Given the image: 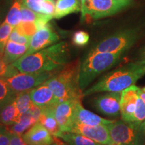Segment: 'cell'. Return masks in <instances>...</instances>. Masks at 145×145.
Wrapping results in <instances>:
<instances>
[{
  "instance_id": "obj_1",
  "label": "cell",
  "mask_w": 145,
  "mask_h": 145,
  "mask_svg": "<svg viewBox=\"0 0 145 145\" xmlns=\"http://www.w3.org/2000/svg\"><path fill=\"white\" fill-rule=\"evenodd\" d=\"M69 57L68 44L61 42L32 54L24 55L12 65L22 72L55 71L67 63Z\"/></svg>"
},
{
  "instance_id": "obj_2",
  "label": "cell",
  "mask_w": 145,
  "mask_h": 145,
  "mask_svg": "<svg viewBox=\"0 0 145 145\" xmlns=\"http://www.w3.org/2000/svg\"><path fill=\"white\" fill-rule=\"evenodd\" d=\"M145 75V65L132 63L107 73L90 88L83 91L88 96L100 92H122L134 86L140 78Z\"/></svg>"
},
{
  "instance_id": "obj_3",
  "label": "cell",
  "mask_w": 145,
  "mask_h": 145,
  "mask_svg": "<svg viewBox=\"0 0 145 145\" xmlns=\"http://www.w3.org/2000/svg\"><path fill=\"white\" fill-rule=\"evenodd\" d=\"M81 63L78 60L67 63L57 72L45 81L59 102L77 99L84 97L79 86V69Z\"/></svg>"
},
{
  "instance_id": "obj_4",
  "label": "cell",
  "mask_w": 145,
  "mask_h": 145,
  "mask_svg": "<svg viewBox=\"0 0 145 145\" xmlns=\"http://www.w3.org/2000/svg\"><path fill=\"white\" fill-rule=\"evenodd\" d=\"M122 55L110 52H89L79 69V86L82 91L97 76L116 65Z\"/></svg>"
},
{
  "instance_id": "obj_5",
  "label": "cell",
  "mask_w": 145,
  "mask_h": 145,
  "mask_svg": "<svg viewBox=\"0 0 145 145\" xmlns=\"http://www.w3.org/2000/svg\"><path fill=\"white\" fill-rule=\"evenodd\" d=\"M139 36L138 29L129 28L117 32L97 43L89 52H110L123 54L135 44Z\"/></svg>"
},
{
  "instance_id": "obj_6",
  "label": "cell",
  "mask_w": 145,
  "mask_h": 145,
  "mask_svg": "<svg viewBox=\"0 0 145 145\" xmlns=\"http://www.w3.org/2000/svg\"><path fill=\"white\" fill-rule=\"evenodd\" d=\"M81 18L97 20L118 13L130 4V0H85L81 1Z\"/></svg>"
},
{
  "instance_id": "obj_7",
  "label": "cell",
  "mask_w": 145,
  "mask_h": 145,
  "mask_svg": "<svg viewBox=\"0 0 145 145\" xmlns=\"http://www.w3.org/2000/svg\"><path fill=\"white\" fill-rule=\"evenodd\" d=\"M107 127L113 142L125 145H145V138L140 126L120 120L114 121Z\"/></svg>"
},
{
  "instance_id": "obj_8",
  "label": "cell",
  "mask_w": 145,
  "mask_h": 145,
  "mask_svg": "<svg viewBox=\"0 0 145 145\" xmlns=\"http://www.w3.org/2000/svg\"><path fill=\"white\" fill-rule=\"evenodd\" d=\"M59 71L40 72H17L6 79L7 82L16 94L31 90L42 84Z\"/></svg>"
},
{
  "instance_id": "obj_9",
  "label": "cell",
  "mask_w": 145,
  "mask_h": 145,
  "mask_svg": "<svg viewBox=\"0 0 145 145\" xmlns=\"http://www.w3.org/2000/svg\"><path fill=\"white\" fill-rule=\"evenodd\" d=\"M77 99L60 102L54 109V114L63 132H70L75 123V109Z\"/></svg>"
},
{
  "instance_id": "obj_10",
  "label": "cell",
  "mask_w": 145,
  "mask_h": 145,
  "mask_svg": "<svg viewBox=\"0 0 145 145\" xmlns=\"http://www.w3.org/2000/svg\"><path fill=\"white\" fill-rule=\"evenodd\" d=\"M122 92H108L95 97L93 104L96 110L110 117L120 115V98Z\"/></svg>"
},
{
  "instance_id": "obj_11",
  "label": "cell",
  "mask_w": 145,
  "mask_h": 145,
  "mask_svg": "<svg viewBox=\"0 0 145 145\" xmlns=\"http://www.w3.org/2000/svg\"><path fill=\"white\" fill-rule=\"evenodd\" d=\"M70 132L85 136L104 145H110L113 143V141L110 138L108 127L105 125L89 126L75 122Z\"/></svg>"
},
{
  "instance_id": "obj_12",
  "label": "cell",
  "mask_w": 145,
  "mask_h": 145,
  "mask_svg": "<svg viewBox=\"0 0 145 145\" xmlns=\"http://www.w3.org/2000/svg\"><path fill=\"white\" fill-rule=\"evenodd\" d=\"M139 88L135 85L122 91L120 98V115L124 122L132 124L137 101L138 98Z\"/></svg>"
},
{
  "instance_id": "obj_13",
  "label": "cell",
  "mask_w": 145,
  "mask_h": 145,
  "mask_svg": "<svg viewBox=\"0 0 145 145\" xmlns=\"http://www.w3.org/2000/svg\"><path fill=\"white\" fill-rule=\"evenodd\" d=\"M59 40V36L52 30L50 25L39 30L30 39L28 51L24 55H28L40 50L51 46Z\"/></svg>"
},
{
  "instance_id": "obj_14",
  "label": "cell",
  "mask_w": 145,
  "mask_h": 145,
  "mask_svg": "<svg viewBox=\"0 0 145 145\" xmlns=\"http://www.w3.org/2000/svg\"><path fill=\"white\" fill-rule=\"evenodd\" d=\"M30 95L33 104L42 110L54 108L60 103L52 90L44 83L30 90Z\"/></svg>"
},
{
  "instance_id": "obj_15",
  "label": "cell",
  "mask_w": 145,
  "mask_h": 145,
  "mask_svg": "<svg viewBox=\"0 0 145 145\" xmlns=\"http://www.w3.org/2000/svg\"><path fill=\"white\" fill-rule=\"evenodd\" d=\"M22 137L28 145H52L54 137L39 122L23 134Z\"/></svg>"
},
{
  "instance_id": "obj_16",
  "label": "cell",
  "mask_w": 145,
  "mask_h": 145,
  "mask_svg": "<svg viewBox=\"0 0 145 145\" xmlns=\"http://www.w3.org/2000/svg\"><path fill=\"white\" fill-rule=\"evenodd\" d=\"M113 122H114V120L104 118L93 112L87 110L82 106L81 100L78 101L76 104L75 122L85 125H89V126H98V125L107 126Z\"/></svg>"
},
{
  "instance_id": "obj_17",
  "label": "cell",
  "mask_w": 145,
  "mask_h": 145,
  "mask_svg": "<svg viewBox=\"0 0 145 145\" xmlns=\"http://www.w3.org/2000/svg\"><path fill=\"white\" fill-rule=\"evenodd\" d=\"M80 0H57L53 18L60 19L69 14L77 13L81 11Z\"/></svg>"
},
{
  "instance_id": "obj_18",
  "label": "cell",
  "mask_w": 145,
  "mask_h": 145,
  "mask_svg": "<svg viewBox=\"0 0 145 145\" xmlns=\"http://www.w3.org/2000/svg\"><path fill=\"white\" fill-rule=\"evenodd\" d=\"M28 48L29 45L20 44L9 40L3 52V60L6 64H12L20 58L23 57L28 51Z\"/></svg>"
},
{
  "instance_id": "obj_19",
  "label": "cell",
  "mask_w": 145,
  "mask_h": 145,
  "mask_svg": "<svg viewBox=\"0 0 145 145\" xmlns=\"http://www.w3.org/2000/svg\"><path fill=\"white\" fill-rule=\"evenodd\" d=\"M20 117L15 99L0 110V126H12L17 123Z\"/></svg>"
},
{
  "instance_id": "obj_20",
  "label": "cell",
  "mask_w": 145,
  "mask_h": 145,
  "mask_svg": "<svg viewBox=\"0 0 145 145\" xmlns=\"http://www.w3.org/2000/svg\"><path fill=\"white\" fill-rule=\"evenodd\" d=\"M54 109L42 110V113L39 117V122L41 123L53 137L60 138L63 132L61 131V128L54 116Z\"/></svg>"
},
{
  "instance_id": "obj_21",
  "label": "cell",
  "mask_w": 145,
  "mask_h": 145,
  "mask_svg": "<svg viewBox=\"0 0 145 145\" xmlns=\"http://www.w3.org/2000/svg\"><path fill=\"white\" fill-rule=\"evenodd\" d=\"M39 121L34 118L30 111L22 114L20 120L17 123L10 126H5L11 133L17 134L19 135H23L25 132L27 131Z\"/></svg>"
},
{
  "instance_id": "obj_22",
  "label": "cell",
  "mask_w": 145,
  "mask_h": 145,
  "mask_svg": "<svg viewBox=\"0 0 145 145\" xmlns=\"http://www.w3.org/2000/svg\"><path fill=\"white\" fill-rule=\"evenodd\" d=\"M67 145H104L89 138L73 132H63L60 137Z\"/></svg>"
},
{
  "instance_id": "obj_23",
  "label": "cell",
  "mask_w": 145,
  "mask_h": 145,
  "mask_svg": "<svg viewBox=\"0 0 145 145\" xmlns=\"http://www.w3.org/2000/svg\"><path fill=\"white\" fill-rule=\"evenodd\" d=\"M16 94L4 77H0V110L16 99Z\"/></svg>"
},
{
  "instance_id": "obj_24",
  "label": "cell",
  "mask_w": 145,
  "mask_h": 145,
  "mask_svg": "<svg viewBox=\"0 0 145 145\" xmlns=\"http://www.w3.org/2000/svg\"><path fill=\"white\" fill-rule=\"evenodd\" d=\"M22 0H15L5 18V22L9 24L14 28L22 22Z\"/></svg>"
},
{
  "instance_id": "obj_25",
  "label": "cell",
  "mask_w": 145,
  "mask_h": 145,
  "mask_svg": "<svg viewBox=\"0 0 145 145\" xmlns=\"http://www.w3.org/2000/svg\"><path fill=\"white\" fill-rule=\"evenodd\" d=\"M16 103L21 115L28 112L34 105L30 98V91L21 92L17 94L16 97Z\"/></svg>"
},
{
  "instance_id": "obj_26",
  "label": "cell",
  "mask_w": 145,
  "mask_h": 145,
  "mask_svg": "<svg viewBox=\"0 0 145 145\" xmlns=\"http://www.w3.org/2000/svg\"><path fill=\"white\" fill-rule=\"evenodd\" d=\"M21 12L22 16V22H37L38 20H39L43 19V18H53V16H52L47 15V14H44L34 12V11L27 8L25 5H22V3Z\"/></svg>"
},
{
  "instance_id": "obj_27",
  "label": "cell",
  "mask_w": 145,
  "mask_h": 145,
  "mask_svg": "<svg viewBox=\"0 0 145 145\" xmlns=\"http://www.w3.org/2000/svg\"><path fill=\"white\" fill-rule=\"evenodd\" d=\"M14 28V26L4 21L0 24V53L2 55Z\"/></svg>"
},
{
  "instance_id": "obj_28",
  "label": "cell",
  "mask_w": 145,
  "mask_h": 145,
  "mask_svg": "<svg viewBox=\"0 0 145 145\" xmlns=\"http://www.w3.org/2000/svg\"><path fill=\"white\" fill-rule=\"evenodd\" d=\"M145 121V103L140 97L137 99V107L134 114L132 125L136 126H140Z\"/></svg>"
},
{
  "instance_id": "obj_29",
  "label": "cell",
  "mask_w": 145,
  "mask_h": 145,
  "mask_svg": "<svg viewBox=\"0 0 145 145\" xmlns=\"http://www.w3.org/2000/svg\"><path fill=\"white\" fill-rule=\"evenodd\" d=\"M20 34L31 38L38 31V27L34 22H22L15 28Z\"/></svg>"
},
{
  "instance_id": "obj_30",
  "label": "cell",
  "mask_w": 145,
  "mask_h": 145,
  "mask_svg": "<svg viewBox=\"0 0 145 145\" xmlns=\"http://www.w3.org/2000/svg\"><path fill=\"white\" fill-rule=\"evenodd\" d=\"M17 72H18V70L13 65H8L5 63L3 55L0 53V77L8 78Z\"/></svg>"
},
{
  "instance_id": "obj_31",
  "label": "cell",
  "mask_w": 145,
  "mask_h": 145,
  "mask_svg": "<svg viewBox=\"0 0 145 145\" xmlns=\"http://www.w3.org/2000/svg\"><path fill=\"white\" fill-rule=\"evenodd\" d=\"M89 40V35L88 32L85 31H77L74 33L72 36V43L76 46H83L86 45Z\"/></svg>"
},
{
  "instance_id": "obj_32",
  "label": "cell",
  "mask_w": 145,
  "mask_h": 145,
  "mask_svg": "<svg viewBox=\"0 0 145 145\" xmlns=\"http://www.w3.org/2000/svg\"><path fill=\"white\" fill-rule=\"evenodd\" d=\"M30 39L31 38L28 37V36H24L22 34H20L15 28H14L13 31L11 34L10 40H9L13 41L14 42L18 43L20 44L24 45H30Z\"/></svg>"
},
{
  "instance_id": "obj_33",
  "label": "cell",
  "mask_w": 145,
  "mask_h": 145,
  "mask_svg": "<svg viewBox=\"0 0 145 145\" xmlns=\"http://www.w3.org/2000/svg\"><path fill=\"white\" fill-rule=\"evenodd\" d=\"M41 1L42 0H22V3L34 12L42 14Z\"/></svg>"
},
{
  "instance_id": "obj_34",
  "label": "cell",
  "mask_w": 145,
  "mask_h": 145,
  "mask_svg": "<svg viewBox=\"0 0 145 145\" xmlns=\"http://www.w3.org/2000/svg\"><path fill=\"white\" fill-rule=\"evenodd\" d=\"M55 2H52V1L42 0L41 5L42 14L53 16L54 11H55Z\"/></svg>"
},
{
  "instance_id": "obj_35",
  "label": "cell",
  "mask_w": 145,
  "mask_h": 145,
  "mask_svg": "<svg viewBox=\"0 0 145 145\" xmlns=\"http://www.w3.org/2000/svg\"><path fill=\"white\" fill-rule=\"evenodd\" d=\"M12 133L5 128L1 126L0 128V145H9Z\"/></svg>"
},
{
  "instance_id": "obj_36",
  "label": "cell",
  "mask_w": 145,
  "mask_h": 145,
  "mask_svg": "<svg viewBox=\"0 0 145 145\" xmlns=\"http://www.w3.org/2000/svg\"><path fill=\"white\" fill-rule=\"evenodd\" d=\"M9 145H28L25 142L22 136L17 134L12 133L11 135L10 144Z\"/></svg>"
},
{
  "instance_id": "obj_37",
  "label": "cell",
  "mask_w": 145,
  "mask_h": 145,
  "mask_svg": "<svg viewBox=\"0 0 145 145\" xmlns=\"http://www.w3.org/2000/svg\"><path fill=\"white\" fill-rule=\"evenodd\" d=\"M7 14H5V9L1 5H0V24L5 20V16Z\"/></svg>"
},
{
  "instance_id": "obj_38",
  "label": "cell",
  "mask_w": 145,
  "mask_h": 145,
  "mask_svg": "<svg viewBox=\"0 0 145 145\" xmlns=\"http://www.w3.org/2000/svg\"><path fill=\"white\" fill-rule=\"evenodd\" d=\"M137 62L138 63H139L140 65H145V48L142 51V54H141L140 58V59H139V61H137Z\"/></svg>"
},
{
  "instance_id": "obj_39",
  "label": "cell",
  "mask_w": 145,
  "mask_h": 145,
  "mask_svg": "<svg viewBox=\"0 0 145 145\" xmlns=\"http://www.w3.org/2000/svg\"><path fill=\"white\" fill-rule=\"evenodd\" d=\"M138 95H139V97H140V98L142 99L143 101L145 103V92L142 90V89H140V88L139 89Z\"/></svg>"
},
{
  "instance_id": "obj_40",
  "label": "cell",
  "mask_w": 145,
  "mask_h": 145,
  "mask_svg": "<svg viewBox=\"0 0 145 145\" xmlns=\"http://www.w3.org/2000/svg\"><path fill=\"white\" fill-rule=\"evenodd\" d=\"M140 129H141V131L142 132L143 135H144V137L145 138V121L140 125Z\"/></svg>"
},
{
  "instance_id": "obj_41",
  "label": "cell",
  "mask_w": 145,
  "mask_h": 145,
  "mask_svg": "<svg viewBox=\"0 0 145 145\" xmlns=\"http://www.w3.org/2000/svg\"><path fill=\"white\" fill-rule=\"evenodd\" d=\"M110 145H122V144H118V143H115V142H113V143H112V144H110Z\"/></svg>"
},
{
  "instance_id": "obj_42",
  "label": "cell",
  "mask_w": 145,
  "mask_h": 145,
  "mask_svg": "<svg viewBox=\"0 0 145 145\" xmlns=\"http://www.w3.org/2000/svg\"><path fill=\"white\" fill-rule=\"evenodd\" d=\"M43 1H52V2H55L54 0H43Z\"/></svg>"
},
{
  "instance_id": "obj_43",
  "label": "cell",
  "mask_w": 145,
  "mask_h": 145,
  "mask_svg": "<svg viewBox=\"0 0 145 145\" xmlns=\"http://www.w3.org/2000/svg\"><path fill=\"white\" fill-rule=\"evenodd\" d=\"M142 90L143 91H144L145 92V87H144V88H142Z\"/></svg>"
},
{
  "instance_id": "obj_44",
  "label": "cell",
  "mask_w": 145,
  "mask_h": 145,
  "mask_svg": "<svg viewBox=\"0 0 145 145\" xmlns=\"http://www.w3.org/2000/svg\"><path fill=\"white\" fill-rule=\"evenodd\" d=\"M52 145H59V144H52Z\"/></svg>"
},
{
  "instance_id": "obj_45",
  "label": "cell",
  "mask_w": 145,
  "mask_h": 145,
  "mask_svg": "<svg viewBox=\"0 0 145 145\" xmlns=\"http://www.w3.org/2000/svg\"><path fill=\"white\" fill-rule=\"evenodd\" d=\"M80 1H81H81H85V0H80Z\"/></svg>"
},
{
  "instance_id": "obj_46",
  "label": "cell",
  "mask_w": 145,
  "mask_h": 145,
  "mask_svg": "<svg viewBox=\"0 0 145 145\" xmlns=\"http://www.w3.org/2000/svg\"><path fill=\"white\" fill-rule=\"evenodd\" d=\"M0 128H1V126H0Z\"/></svg>"
},
{
  "instance_id": "obj_47",
  "label": "cell",
  "mask_w": 145,
  "mask_h": 145,
  "mask_svg": "<svg viewBox=\"0 0 145 145\" xmlns=\"http://www.w3.org/2000/svg\"><path fill=\"white\" fill-rule=\"evenodd\" d=\"M122 145H125V144H122Z\"/></svg>"
}]
</instances>
